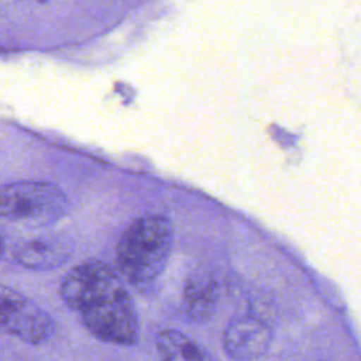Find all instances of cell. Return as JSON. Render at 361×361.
Masks as SVG:
<instances>
[{
	"mask_svg": "<svg viewBox=\"0 0 361 361\" xmlns=\"http://www.w3.org/2000/svg\"><path fill=\"white\" fill-rule=\"evenodd\" d=\"M59 295L97 340L117 345L138 341L135 305L121 276L102 261H86L62 279Z\"/></svg>",
	"mask_w": 361,
	"mask_h": 361,
	"instance_id": "obj_1",
	"label": "cell"
},
{
	"mask_svg": "<svg viewBox=\"0 0 361 361\" xmlns=\"http://www.w3.org/2000/svg\"><path fill=\"white\" fill-rule=\"evenodd\" d=\"M172 245V226L168 219L149 214L134 220L116 247L121 279L141 286L152 282L165 268Z\"/></svg>",
	"mask_w": 361,
	"mask_h": 361,
	"instance_id": "obj_2",
	"label": "cell"
},
{
	"mask_svg": "<svg viewBox=\"0 0 361 361\" xmlns=\"http://www.w3.org/2000/svg\"><path fill=\"white\" fill-rule=\"evenodd\" d=\"M66 209V196L51 182L21 180L0 186V220L47 224L63 216Z\"/></svg>",
	"mask_w": 361,
	"mask_h": 361,
	"instance_id": "obj_3",
	"label": "cell"
},
{
	"mask_svg": "<svg viewBox=\"0 0 361 361\" xmlns=\"http://www.w3.org/2000/svg\"><path fill=\"white\" fill-rule=\"evenodd\" d=\"M0 331L30 344H42L54 336L55 323L35 302L0 285Z\"/></svg>",
	"mask_w": 361,
	"mask_h": 361,
	"instance_id": "obj_4",
	"label": "cell"
},
{
	"mask_svg": "<svg viewBox=\"0 0 361 361\" xmlns=\"http://www.w3.org/2000/svg\"><path fill=\"white\" fill-rule=\"evenodd\" d=\"M272 340L269 326L257 317H241L231 322L223 334L226 354L235 361H252L268 350Z\"/></svg>",
	"mask_w": 361,
	"mask_h": 361,
	"instance_id": "obj_5",
	"label": "cell"
},
{
	"mask_svg": "<svg viewBox=\"0 0 361 361\" xmlns=\"http://www.w3.org/2000/svg\"><path fill=\"white\" fill-rule=\"evenodd\" d=\"M71 248L66 241L51 235L30 237L11 248L13 258L30 269H49L66 261Z\"/></svg>",
	"mask_w": 361,
	"mask_h": 361,
	"instance_id": "obj_6",
	"label": "cell"
},
{
	"mask_svg": "<svg viewBox=\"0 0 361 361\" xmlns=\"http://www.w3.org/2000/svg\"><path fill=\"white\" fill-rule=\"evenodd\" d=\"M155 345L161 361H212L199 344L178 330L159 331Z\"/></svg>",
	"mask_w": 361,
	"mask_h": 361,
	"instance_id": "obj_7",
	"label": "cell"
},
{
	"mask_svg": "<svg viewBox=\"0 0 361 361\" xmlns=\"http://www.w3.org/2000/svg\"><path fill=\"white\" fill-rule=\"evenodd\" d=\"M216 303V288L209 279H192L185 288L183 307L186 316L193 322H206Z\"/></svg>",
	"mask_w": 361,
	"mask_h": 361,
	"instance_id": "obj_8",
	"label": "cell"
}]
</instances>
